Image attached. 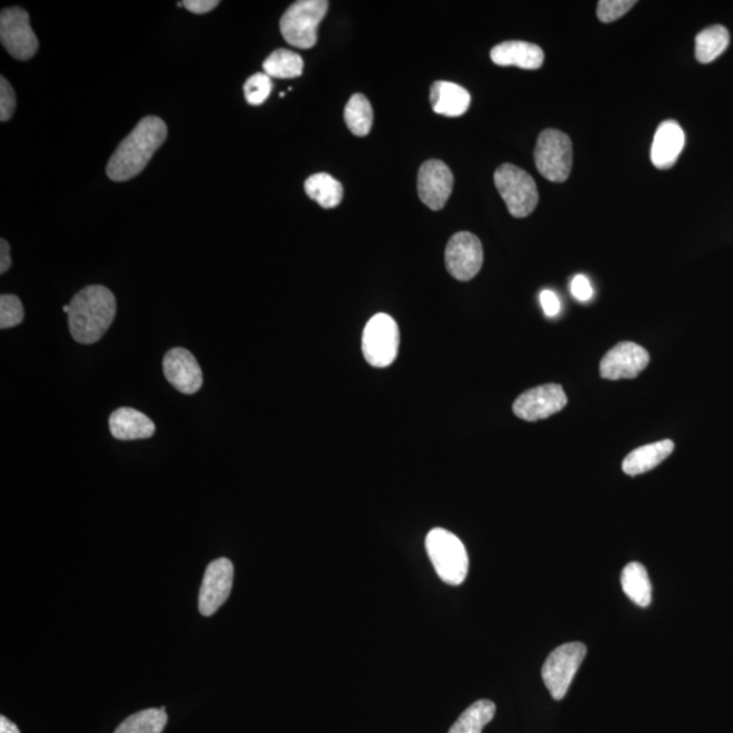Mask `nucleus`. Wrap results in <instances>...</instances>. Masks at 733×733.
<instances>
[{"label": "nucleus", "instance_id": "nucleus-1", "mask_svg": "<svg viewBox=\"0 0 733 733\" xmlns=\"http://www.w3.org/2000/svg\"><path fill=\"white\" fill-rule=\"evenodd\" d=\"M168 138V127L157 116H147L122 140L108 162L107 174L116 182L130 181L142 173Z\"/></svg>", "mask_w": 733, "mask_h": 733}, {"label": "nucleus", "instance_id": "nucleus-2", "mask_svg": "<svg viewBox=\"0 0 733 733\" xmlns=\"http://www.w3.org/2000/svg\"><path fill=\"white\" fill-rule=\"evenodd\" d=\"M69 327L79 344H96L108 332L116 317V298L103 285H89L71 299Z\"/></svg>", "mask_w": 733, "mask_h": 733}, {"label": "nucleus", "instance_id": "nucleus-3", "mask_svg": "<svg viewBox=\"0 0 733 733\" xmlns=\"http://www.w3.org/2000/svg\"><path fill=\"white\" fill-rule=\"evenodd\" d=\"M425 549L442 582L461 585L466 580L469 555L460 538L451 531L433 529L425 538Z\"/></svg>", "mask_w": 733, "mask_h": 733}, {"label": "nucleus", "instance_id": "nucleus-4", "mask_svg": "<svg viewBox=\"0 0 733 733\" xmlns=\"http://www.w3.org/2000/svg\"><path fill=\"white\" fill-rule=\"evenodd\" d=\"M329 9L327 0H299L281 17L280 32L290 46L310 49L317 44V30Z\"/></svg>", "mask_w": 733, "mask_h": 733}, {"label": "nucleus", "instance_id": "nucleus-5", "mask_svg": "<svg viewBox=\"0 0 733 733\" xmlns=\"http://www.w3.org/2000/svg\"><path fill=\"white\" fill-rule=\"evenodd\" d=\"M494 185L513 218L531 215L540 201L533 177L515 164H501L494 171Z\"/></svg>", "mask_w": 733, "mask_h": 733}, {"label": "nucleus", "instance_id": "nucleus-6", "mask_svg": "<svg viewBox=\"0 0 733 733\" xmlns=\"http://www.w3.org/2000/svg\"><path fill=\"white\" fill-rule=\"evenodd\" d=\"M534 159L538 171L552 182H564L571 174L573 149L570 137L558 130H545L538 137Z\"/></svg>", "mask_w": 733, "mask_h": 733}, {"label": "nucleus", "instance_id": "nucleus-7", "mask_svg": "<svg viewBox=\"0 0 733 733\" xmlns=\"http://www.w3.org/2000/svg\"><path fill=\"white\" fill-rule=\"evenodd\" d=\"M364 359L376 369L394 363L400 350V329L393 317L376 314L366 323L363 332Z\"/></svg>", "mask_w": 733, "mask_h": 733}, {"label": "nucleus", "instance_id": "nucleus-8", "mask_svg": "<svg viewBox=\"0 0 733 733\" xmlns=\"http://www.w3.org/2000/svg\"><path fill=\"white\" fill-rule=\"evenodd\" d=\"M586 655L583 643H568L555 647L542 667V680L554 700H562Z\"/></svg>", "mask_w": 733, "mask_h": 733}, {"label": "nucleus", "instance_id": "nucleus-9", "mask_svg": "<svg viewBox=\"0 0 733 733\" xmlns=\"http://www.w3.org/2000/svg\"><path fill=\"white\" fill-rule=\"evenodd\" d=\"M0 41L6 51L17 60L32 59L39 51V39L30 27L29 14L18 6L2 10Z\"/></svg>", "mask_w": 733, "mask_h": 733}, {"label": "nucleus", "instance_id": "nucleus-10", "mask_svg": "<svg viewBox=\"0 0 733 733\" xmlns=\"http://www.w3.org/2000/svg\"><path fill=\"white\" fill-rule=\"evenodd\" d=\"M444 259L452 278L469 281L481 271L484 249L479 237L472 232L461 231L450 238Z\"/></svg>", "mask_w": 733, "mask_h": 733}, {"label": "nucleus", "instance_id": "nucleus-11", "mask_svg": "<svg viewBox=\"0 0 733 733\" xmlns=\"http://www.w3.org/2000/svg\"><path fill=\"white\" fill-rule=\"evenodd\" d=\"M568 399L560 384H542L524 391L513 402V413L524 421L545 420L566 406Z\"/></svg>", "mask_w": 733, "mask_h": 733}, {"label": "nucleus", "instance_id": "nucleus-12", "mask_svg": "<svg viewBox=\"0 0 733 733\" xmlns=\"http://www.w3.org/2000/svg\"><path fill=\"white\" fill-rule=\"evenodd\" d=\"M232 582L234 565L229 559H218L207 566L199 595L201 615L211 616L223 606L231 594Z\"/></svg>", "mask_w": 733, "mask_h": 733}, {"label": "nucleus", "instance_id": "nucleus-13", "mask_svg": "<svg viewBox=\"0 0 733 733\" xmlns=\"http://www.w3.org/2000/svg\"><path fill=\"white\" fill-rule=\"evenodd\" d=\"M650 360V353L645 348L632 341H623L604 354L599 372L609 381L633 379L646 369Z\"/></svg>", "mask_w": 733, "mask_h": 733}, {"label": "nucleus", "instance_id": "nucleus-14", "mask_svg": "<svg viewBox=\"0 0 733 733\" xmlns=\"http://www.w3.org/2000/svg\"><path fill=\"white\" fill-rule=\"evenodd\" d=\"M454 188L451 169L439 159L423 163L418 175V193L423 203L432 211H440L448 203Z\"/></svg>", "mask_w": 733, "mask_h": 733}, {"label": "nucleus", "instance_id": "nucleus-15", "mask_svg": "<svg viewBox=\"0 0 733 733\" xmlns=\"http://www.w3.org/2000/svg\"><path fill=\"white\" fill-rule=\"evenodd\" d=\"M163 372L171 386L183 394H194L203 386V371L193 354L173 348L163 358Z\"/></svg>", "mask_w": 733, "mask_h": 733}, {"label": "nucleus", "instance_id": "nucleus-16", "mask_svg": "<svg viewBox=\"0 0 733 733\" xmlns=\"http://www.w3.org/2000/svg\"><path fill=\"white\" fill-rule=\"evenodd\" d=\"M684 132L674 120L662 122L653 138L651 159L657 169L674 167L684 147Z\"/></svg>", "mask_w": 733, "mask_h": 733}, {"label": "nucleus", "instance_id": "nucleus-17", "mask_svg": "<svg viewBox=\"0 0 733 733\" xmlns=\"http://www.w3.org/2000/svg\"><path fill=\"white\" fill-rule=\"evenodd\" d=\"M494 64L501 67L515 66L523 70L541 69L545 53L542 48L525 41H505L491 51Z\"/></svg>", "mask_w": 733, "mask_h": 733}, {"label": "nucleus", "instance_id": "nucleus-18", "mask_svg": "<svg viewBox=\"0 0 733 733\" xmlns=\"http://www.w3.org/2000/svg\"><path fill=\"white\" fill-rule=\"evenodd\" d=\"M109 428L112 436L118 440L149 439L154 435L155 424L142 412L132 408H120L110 414Z\"/></svg>", "mask_w": 733, "mask_h": 733}, {"label": "nucleus", "instance_id": "nucleus-19", "mask_svg": "<svg viewBox=\"0 0 733 733\" xmlns=\"http://www.w3.org/2000/svg\"><path fill=\"white\" fill-rule=\"evenodd\" d=\"M430 100L433 112L445 118H460L468 112L472 97L460 84L438 81L432 84Z\"/></svg>", "mask_w": 733, "mask_h": 733}, {"label": "nucleus", "instance_id": "nucleus-20", "mask_svg": "<svg viewBox=\"0 0 733 733\" xmlns=\"http://www.w3.org/2000/svg\"><path fill=\"white\" fill-rule=\"evenodd\" d=\"M674 450L675 444L670 439L643 445V448L629 452V455L623 460L622 470L625 474L632 476L651 472L660 463L667 460Z\"/></svg>", "mask_w": 733, "mask_h": 733}, {"label": "nucleus", "instance_id": "nucleus-21", "mask_svg": "<svg viewBox=\"0 0 733 733\" xmlns=\"http://www.w3.org/2000/svg\"><path fill=\"white\" fill-rule=\"evenodd\" d=\"M622 590L634 604L647 608L652 602V584L643 564L631 562L621 574Z\"/></svg>", "mask_w": 733, "mask_h": 733}, {"label": "nucleus", "instance_id": "nucleus-22", "mask_svg": "<svg viewBox=\"0 0 733 733\" xmlns=\"http://www.w3.org/2000/svg\"><path fill=\"white\" fill-rule=\"evenodd\" d=\"M305 194L317 201L325 210L338 207L344 198V188L341 183L327 173H318L309 177L304 182Z\"/></svg>", "mask_w": 733, "mask_h": 733}, {"label": "nucleus", "instance_id": "nucleus-23", "mask_svg": "<svg viewBox=\"0 0 733 733\" xmlns=\"http://www.w3.org/2000/svg\"><path fill=\"white\" fill-rule=\"evenodd\" d=\"M730 46V32L721 24L702 30L695 37V58L702 64L712 63Z\"/></svg>", "mask_w": 733, "mask_h": 733}, {"label": "nucleus", "instance_id": "nucleus-24", "mask_svg": "<svg viewBox=\"0 0 733 733\" xmlns=\"http://www.w3.org/2000/svg\"><path fill=\"white\" fill-rule=\"evenodd\" d=\"M494 714H496V705L492 701H476L461 714L449 733H482L484 726L493 720Z\"/></svg>", "mask_w": 733, "mask_h": 733}, {"label": "nucleus", "instance_id": "nucleus-25", "mask_svg": "<svg viewBox=\"0 0 733 733\" xmlns=\"http://www.w3.org/2000/svg\"><path fill=\"white\" fill-rule=\"evenodd\" d=\"M347 127L357 137H366L374 121V110H372L369 98L363 94H353L348 101L344 110Z\"/></svg>", "mask_w": 733, "mask_h": 733}, {"label": "nucleus", "instance_id": "nucleus-26", "mask_svg": "<svg viewBox=\"0 0 733 733\" xmlns=\"http://www.w3.org/2000/svg\"><path fill=\"white\" fill-rule=\"evenodd\" d=\"M264 71L269 78L292 79L303 73V59L290 49L280 48L264 61Z\"/></svg>", "mask_w": 733, "mask_h": 733}, {"label": "nucleus", "instance_id": "nucleus-27", "mask_svg": "<svg viewBox=\"0 0 733 733\" xmlns=\"http://www.w3.org/2000/svg\"><path fill=\"white\" fill-rule=\"evenodd\" d=\"M167 724L168 714L164 707H152L122 721L114 733H162Z\"/></svg>", "mask_w": 733, "mask_h": 733}, {"label": "nucleus", "instance_id": "nucleus-28", "mask_svg": "<svg viewBox=\"0 0 733 733\" xmlns=\"http://www.w3.org/2000/svg\"><path fill=\"white\" fill-rule=\"evenodd\" d=\"M272 88V79L265 72L254 73L243 84L244 98H247L250 106H262L268 100V97L271 96Z\"/></svg>", "mask_w": 733, "mask_h": 733}, {"label": "nucleus", "instance_id": "nucleus-29", "mask_svg": "<svg viewBox=\"0 0 733 733\" xmlns=\"http://www.w3.org/2000/svg\"><path fill=\"white\" fill-rule=\"evenodd\" d=\"M23 318L24 310L20 298L10 295V293L0 297V329L18 327Z\"/></svg>", "mask_w": 733, "mask_h": 733}, {"label": "nucleus", "instance_id": "nucleus-30", "mask_svg": "<svg viewBox=\"0 0 733 733\" xmlns=\"http://www.w3.org/2000/svg\"><path fill=\"white\" fill-rule=\"evenodd\" d=\"M634 0H601L598 3V18L604 23L620 20L633 9Z\"/></svg>", "mask_w": 733, "mask_h": 733}, {"label": "nucleus", "instance_id": "nucleus-31", "mask_svg": "<svg viewBox=\"0 0 733 733\" xmlns=\"http://www.w3.org/2000/svg\"><path fill=\"white\" fill-rule=\"evenodd\" d=\"M17 108V97L8 79L0 78V121L6 122L12 118Z\"/></svg>", "mask_w": 733, "mask_h": 733}, {"label": "nucleus", "instance_id": "nucleus-32", "mask_svg": "<svg viewBox=\"0 0 733 733\" xmlns=\"http://www.w3.org/2000/svg\"><path fill=\"white\" fill-rule=\"evenodd\" d=\"M571 291L572 295L580 302H589L594 297V289H592L590 280L583 277V274H578V277L573 278Z\"/></svg>", "mask_w": 733, "mask_h": 733}, {"label": "nucleus", "instance_id": "nucleus-33", "mask_svg": "<svg viewBox=\"0 0 733 733\" xmlns=\"http://www.w3.org/2000/svg\"><path fill=\"white\" fill-rule=\"evenodd\" d=\"M540 299L542 309L545 311L546 317L553 318L559 315L561 303L559 297L555 295V292L550 290L542 291Z\"/></svg>", "mask_w": 733, "mask_h": 733}, {"label": "nucleus", "instance_id": "nucleus-34", "mask_svg": "<svg viewBox=\"0 0 733 733\" xmlns=\"http://www.w3.org/2000/svg\"><path fill=\"white\" fill-rule=\"evenodd\" d=\"M182 6L193 14L203 16L217 9L219 2L218 0H187V2H182Z\"/></svg>", "mask_w": 733, "mask_h": 733}, {"label": "nucleus", "instance_id": "nucleus-35", "mask_svg": "<svg viewBox=\"0 0 733 733\" xmlns=\"http://www.w3.org/2000/svg\"><path fill=\"white\" fill-rule=\"evenodd\" d=\"M11 267L10 244L2 238L0 240V273H6Z\"/></svg>", "mask_w": 733, "mask_h": 733}, {"label": "nucleus", "instance_id": "nucleus-36", "mask_svg": "<svg viewBox=\"0 0 733 733\" xmlns=\"http://www.w3.org/2000/svg\"><path fill=\"white\" fill-rule=\"evenodd\" d=\"M0 733H21L20 730H18V726L14 723H11V721L2 716L0 717Z\"/></svg>", "mask_w": 733, "mask_h": 733}]
</instances>
